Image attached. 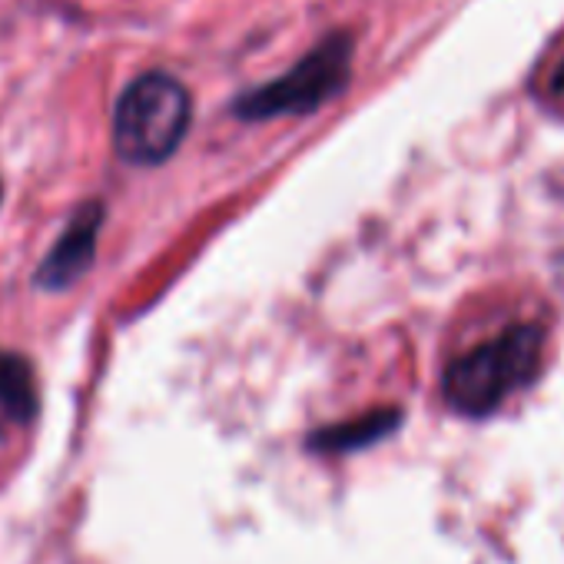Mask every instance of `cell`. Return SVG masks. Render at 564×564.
<instances>
[{
    "label": "cell",
    "mask_w": 564,
    "mask_h": 564,
    "mask_svg": "<svg viewBox=\"0 0 564 564\" xmlns=\"http://www.w3.org/2000/svg\"><path fill=\"white\" fill-rule=\"evenodd\" d=\"M544 362L541 326H508L495 339L468 349L448 362L442 376V395L452 412L465 419H485L498 412L514 392L528 389Z\"/></svg>",
    "instance_id": "obj_1"
},
{
    "label": "cell",
    "mask_w": 564,
    "mask_h": 564,
    "mask_svg": "<svg viewBox=\"0 0 564 564\" xmlns=\"http://www.w3.org/2000/svg\"><path fill=\"white\" fill-rule=\"evenodd\" d=\"M189 117V90L173 74H140L113 107V150L130 166H160L186 140Z\"/></svg>",
    "instance_id": "obj_2"
},
{
    "label": "cell",
    "mask_w": 564,
    "mask_h": 564,
    "mask_svg": "<svg viewBox=\"0 0 564 564\" xmlns=\"http://www.w3.org/2000/svg\"><path fill=\"white\" fill-rule=\"evenodd\" d=\"M352 34L336 31L323 37L296 67L282 77L259 84L232 100V117L246 123L279 120V117H310L346 94L352 80Z\"/></svg>",
    "instance_id": "obj_3"
},
{
    "label": "cell",
    "mask_w": 564,
    "mask_h": 564,
    "mask_svg": "<svg viewBox=\"0 0 564 564\" xmlns=\"http://www.w3.org/2000/svg\"><path fill=\"white\" fill-rule=\"evenodd\" d=\"M104 216H107V209L100 199H90L74 209V216L61 229L57 242L47 249V256L37 265L41 290H51V293L70 290L74 282H80L90 272L94 256H97V239L104 229Z\"/></svg>",
    "instance_id": "obj_4"
},
{
    "label": "cell",
    "mask_w": 564,
    "mask_h": 564,
    "mask_svg": "<svg viewBox=\"0 0 564 564\" xmlns=\"http://www.w3.org/2000/svg\"><path fill=\"white\" fill-rule=\"evenodd\" d=\"M399 425H402V409H372L366 415L316 429L306 445L319 455H346V452H359L395 435Z\"/></svg>",
    "instance_id": "obj_5"
},
{
    "label": "cell",
    "mask_w": 564,
    "mask_h": 564,
    "mask_svg": "<svg viewBox=\"0 0 564 564\" xmlns=\"http://www.w3.org/2000/svg\"><path fill=\"white\" fill-rule=\"evenodd\" d=\"M37 409L41 389L31 362L14 349H0V415L14 425H31Z\"/></svg>",
    "instance_id": "obj_6"
},
{
    "label": "cell",
    "mask_w": 564,
    "mask_h": 564,
    "mask_svg": "<svg viewBox=\"0 0 564 564\" xmlns=\"http://www.w3.org/2000/svg\"><path fill=\"white\" fill-rule=\"evenodd\" d=\"M551 90H554V94H564V61L557 64V70H554V77H551Z\"/></svg>",
    "instance_id": "obj_7"
},
{
    "label": "cell",
    "mask_w": 564,
    "mask_h": 564,
    "mask_svg": "<svg viewBox=\"0 0 564 564\" xmlns=\"http://www.w3.org/2000/svg\"><path fill=\"white\" fill-rule=\"evenodd\" d=\"M0 199H4V186H0Z\"/></svg>",
    "instance_id": "obj_8"
}]
</instances>
